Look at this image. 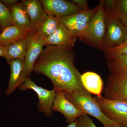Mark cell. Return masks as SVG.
<instances>
[{
	"mask_svg": "<svg viewBox=\"0 0 127 127\" xmlns=\"http://www.w3.org/2000/svg\"><path fill=\"white\" fill-rule=\"evenodd\" d=\"M32 31L22 29L15 25L5 28L0 33V44L7 46L14 43L25 38Z\"/></svg>",
	"mask_w": 127,
	"mask_h": 127,
	"instance_id": "e0dca14e",
	"label": "cell"
},
{
	"mask_svg": "<svg viewBox=\"0 0 127 127\" xmlns=\"http://www.w3.org/2000/svg\"><path fill=\"white\" fill-rule=\"evenodd\" d=\"M44 11L47 15L62 17L70 15L82 10L72 1L66 0H40Z\"/></svg>",
	"mask_w": 127,
	"mask_h": 127,
	"instance_id": "30bf717a",
	"label": "cell"
},
{
	"mask_svg": "<svg viewBox=\"0 0 127 127\" xmlns=\"http://www.w3.org/2000/svg\"><path fill=\"white\" fill-rule=\"evenodd\" d=\"M72 48L46 46L33 66L32 72L46 76L56 92L90 93L82 82V75L74 65Z\"/></svg>",
	"mask_w": 127,
	"mask_h": 127,
	"instance_id": "6da1fadb",
	"label": "cell"
},
{
	"mask_svg": "<svg viewBox=\"0 0 127 127\" xmlns=\"http://www.w3.org/2000/svg\"><path fill=\"white\" fill-rule=\"evenodd\" d=\"M5 46L0 44V57H4L5 55Z\"/></svg>",
	"mask_w": 127,
	"mask_h": 127,
	"instance_id": "4316f807",
	"label": "cell"
},
{
	"mask_svg": "<svg viewBox=\"0 0 127 127\" xmlns=\"http://www.w3.org/2000/svg\"><path fill=\"white\" fill-rule=\"evenodd\" d=\"M28 41L27 35L25 38L8 45L5 46L4 58L6 59L8 64L12 60L15 59L25 61L27 50Z\"/></svg>",
	"mask_w": 127,
	"mask_h": 127,
	"instance_id": "2e32d148",
	"label": "cell"
},
{
	"mask_svg": "<svg viewBox=\"0 0 127 127\" xmlns=\"http://www.w3.org/2000/svg\"><path fill=\"white\" fill-rule=\"evenodd\" d=\"M77 39L62 23L49 37L43 40L45 46H56L72 48L75 46Z\"/></svg>",
	"mask_w": 127,
	"mask_h": 127,
	"instance_id": "7c38bea8",
	"label": "cell"
},
{
	"mask_svg": "<svg viewBox=\"0 0 127 127\" xmlns=\"http://www.w3.org/2000/svg\"><path fill=\"white\" fill-rule=\"evenodd\" d=\"M2 30H1V28H0V33L1 32H2Z\"/></svg>",
	"mask_w": 127,
	"mask_h": 127,
	"instance_id": "f546056e",
	"label": "cell"
},
{
	"mask_svg": "<svg viewBox=\"0 0 127 127\" xmlns=\"http://www.w3.org/2000/svg\"><path fill=\"white\" fill-rule=\"evenodd\" d=\"M98 7V5L93 9L82 10L76 14L59 18L62 24L73 36L84 42L89 25Z\"/></svg>",
	"mask_w": 127,
	"mask_h": 127,
	"instance_id": "3957f363",
	"label": "cell"
},
{
	"mask_svg": "<svg viewBox=\"0 0 127 127\" xmlns=\"http://www.w3.org/2000/svg\"><path fill=\"white\" fill-rule=\"evenodd\" d=\"M20 90H32L36 94L39 102L38 109L45 114L47 117H51L52 114V106L56 91L54 89L48 90L37 86L30 78H27L25 82L18 87Z\"/></svg>",
	"mask_w": 127,
	"mask_h": 127,
	"instance_id": "ba28073f",
	"label": "cell"
},
{
	"mask_svg": "<svg viewBox=\"0 0 127 127\" xmlns=\"http://www.w3.org/2000/svg\"><path fill=\"white\" fill-rule=\"evenodd\" d=\"M114 127H124V126H122V125H120V124H119L118 123H116L114 125Z\"/></svg>",
	"mask_w": 127,
	"mask_h": 127,
	"instance_id": "f1b7e54d",
	"label": "cell"
},
{
	"mask_svg": "<svg viewBox=\"0 0 127 127\" xmlns=\"http://www.w3.org/2000/svg\"><path fill=\"white\" fill-rule=\"evenodd\" d=\"M10 9L13 16L14 25L25 30H32L29 16L21 1L10 7Z\"/></svg>",
	"mask_w": 127,
	"mask_h": 127,
	"instance_id": "ffe728a7",
	"label": "cell"
},
{
	"mask_svg": "<svg viewBox=\"0 0 127 127\" xmlns=\"http://www.w3.org/2000/svg\"><path fill=\"white\" fill-rule=\"evenodd\" d=\"M10 75L9 84L5 94H11L17 88L23 84L27 79L24 68V61L20 59L12 60L10 62Z\"/></svg>",
	"mask_w": 127,
	"mask_h": 127,
	"instance_id": "4fadbf2b",
	"label": "cell"
},
{
	"mask_svg": "<svg viewBox=\"0 0 127 127\" xmlns=\"http://www.w3.org/2000/svg\"><path fill=\"white\" fill-rule=\"evenodd\" d=\"M72 1L77 5L82 10L89 9L88 1L86 0H72Z\"/></svg>",
	"mask_w": 127,
	"mask_h": 127,
	"instance_id": "d4e9b609",
	"label": "cell"
},
{
	"mask_svg": "<svg viewBox=\"0 0 127 127\" xmlns=\"http://www.w3.org/2000/svg\"><path fill=\"white\" fill-rule=\"evenodd\" d=\"M104 52L106 60L118 55H127V39L120 45Z\"/></svg>",
	"mask_w": 127,
	"mask_h": 127,
	"instance_id": "603a6c76",
	"label": "cell"
},
{
	"mask_svg": "<svg viewBox=\"0 0 127 127\" xmlns=\"http://www.w3.org/2000/svg\"><path fill=\"white\" fill-rule=\"evenodd\" d=\"M106 60L111 73L122 72L127 74V55H118Z\"/></svg>",
	"mask_w": 127,
	"mask_h": 127,
	"instance_id": "44dd1931",
	"label": "cell"
},
{
	"mask_svg": "<svg viewBox=\"0 0 127 127\" xmlns=\"http://www.w3.org/2000/svg\"><path fill=\"white\" fill-rule=\"evenodd\" d=\"M28 46L25 61L24 68L27 78H29L32 72L35 62L43 50V40L35 30H32L28 35Z\"/></svg>",
	"mask_w": 127,
	"mask_h": 127,
	"instance_id": "9c48e42d",
	"label": "cell"
},
{
	"mask_svg": "<svg viewBox=\"0 0 127 127\" xmlns=\"http://www.w3.org/2000/svg\"><path fill=\"white\" fill-rule=\"evenodd\" d=\"M66 97L84 114H89L97 119L104 127H114L117 123L108 118L100 109L91 93H69L65 92Z\"/></svg>",
	"mask_w": 127,
	"mask_h": 127,
	"instance_id": "7a4b0ae2",
	"label": "cell"
},
{
	"mask_svg": "<svg viewBox=\"0 0 127 127\" xmlns=\"http://www.w3.org/2000/svg\"><path fill=\"white\" fill-rule=\"evenodd\" d=\"M104 97L110 100L127 102V74L111 73L103 91Z\"/></svg>",
	"mask_w": 127,
	"mask_h": 127,
	"instance_id": "52a82bcc",
	"label": "cell"
},
{
	"mask_svg": "<svg viewBox=\"0 0 127 127\" xmlns=\"http://www.w3.org/2000/svg\"><path fill=\"white\" fill-rule=\"evenodd\" d=\"M52 109L62 114L68 124L76 122L84 114L67 98L64 91H63L56 92Z\"/></svg>",
	"mask_w": 127,
	"mask_h": 127,
	"instance_id": "8fae6325",
	"label": "cell"
},
{
	"mask_svg": "<svg viewBox=\"0 0 127 127\" xmlns=\"http://www.w3.org/2000/svg\"><path fill=\"white\" fill-rule=\"evenodd\" d=\"M106 13L117 18L127 27V0H104Z\"/></svg>",
	"mask_w": 127,
	"mask_h": 127,
	"instance_id": "9a60e30c",
	"label": "cell"
},
{
	"mask_svg": "<svg viewBox=\"0 0 127 127\" xmlns=\"http://www.w3.org/2000/svg\"><path fill=\"white\" fill-rule=\"evenodd\" d=\"M66 127H77V122H72L69 124V125Z\"/></svg>",
	"mask_w": 127,
	"mask_h": 127,
	"instance_id": "83f0119b",
	"label": "cell"
},
{
	"mask_svg": "<svg viewBox=\"0 0 127 127\" xmlns=\"http://www.w3.org/2000/svg\"><path fill=\"white\" fill-rule=\"evenodd\" d=\"M81 79L83 86L89 93L101 96L103 83L100 75L93 72H87L82 75Z\"/></svg>",
	"mask_w": 127,
	"mask_h": 127,
	"instance_id": "ac0fdd59",
	"label": "cell"
},
{
	"mask_svg": "<svg viewBox=\"0 0 127 127\" xmlns=\"http://www.w3.org/2000/svg\"><path fill=\"white\" fill-rule=\"evenodd\" d=\"M104 0L100 1L98 9L89 25L84 42L88 45L102 51L106 33V14Z\"/></svg>",
	"mask_w": 127,
	"mask_h": 127,
	"instance_id": "277c9868",
	"label": "cell"
},
{
	"mask_svg": "<svg viewBox=\"0 0 127 127\" xmlns=\"http://www.w3.org/2000/svg\"><path fill=\"white\" fill-rule=\"evenodd\" d=\"M106 24L103 52L120 45L127 39V27L117 18L106 14Z\"/></svg>",
	"mask_w": 127,
	"mask_h": 127,
	"instance_id": "5b68a950",
	"label": "cell"
},
{
	"mask_svg": "<svg viewBox=\"0 0 127 127\" xmlns=\"http://www.w3.org/2000/svg\"><path fill=\"white\" fill-rule=\"evenodd\" d=\"M77 127H97L93 120L88 116L84 114L76 120Z\"/></svg>",
	"mask_w": 127,
	"mask_h": 127,
	"instance_id": "cb8c5ba5",
	"label": "cell"
},
{
	"mask_svg": "<svg viewBox=\"0 0 127 127\" xmlns=\"http://www.w3.org/2000/svg\"><path fill=\"white\" fill-rule=\"evenodd\" d=\"M0 1L9 8L18 3L16 0H1Z\"/></svg>",
	"mask_w": 127,
	"mask_h": 127,
	"instance_id": "484cf974",
	"label": "cell"
},
{
	"mask_svg": "<svg viewBox=\"0 0 127 127\" xmlns=\"http://www.w3.org/2000/svg\"><path fill=\"white\" fill-rule=\"evenodd\" d=\"M103 113L111 120L127 127V102L110 100L102 96L94 97Z\"/></svg>",
	"mask_w": 127,
	"mask_h": 127,
	"instance_id": "8992f818",
	"label": "cell"
},
{
	"mask_svg": "<svg viewBox=\"0 0 127 127\" xmlns=\"http://www.w3.org/2000/svg\"><path fill=\"white\" fill-rule=\"evenodd\" d=\"M21 2L25 6L30 18L32 30H34L47 17L40 0H23Z\"/></svg>",
	"mask_w": 127,
	"mask_h": 127,
	"instance_id": "5bb4252c",
	"label": "cell"
},
{
	"mask_svg": "<svg viewBox=\"0 0 127 127\" xmlns=\"http://www.w3.org/2000/svg\"><path fill=\"white\" fill-rule=\"evenodd\" d=\"M61 23L59 17L47 15L34 30L41 38L45 40L56 31Z\"/></svg>",
	"mask_w": 127,
	"mask_h": 127,
	"instance_id": "d6986e66",
	"label": "cell"
},
{
	"mask_svg": "<svg viewBox=\"0 0 127 127\" xmlns=\"http://www.w3.org/2000/svg\"><path fill=\"white\" fill-rule=\"evenodd\" d=\"M14 25V19L10 8L0 0V28L2 30L5 28Z\"/></svg>",
	"mask_w": 127,
	"mask_h": 127,
	"instance_id": "7402d4cb",
	"label": "cell"
}]
</instances>
